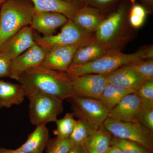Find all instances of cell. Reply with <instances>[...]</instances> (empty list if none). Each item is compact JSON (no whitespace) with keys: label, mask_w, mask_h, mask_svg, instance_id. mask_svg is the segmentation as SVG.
I'll list each match as a JSON object with an SVG mask.
<instances>
[{"label":"cell","mask_w":153,"mask_h":153,"mask_svg":"<svg viewBox=\"0 0 153 153\" xmlns=\"http://www.w3.org/2000/svg\"><path fill=\"white\" fill-rule=\"evenodd\" d=\"M143 110L153 108V80L145 79L136 90Z\"/></svg>","instance_id":"d4e9b609"},{"label":"cell","mask_w":153,"mask_h":153,"mask_svg":"<svg viewBox=\"0 0 153 153\" xmlns=\"http://www.w3.org/2000/svg\"><path fill=\"white\" fill-rule=\"evenodd\" d=\"M72 113H67L62 118L55 122L57 127L53 131L56 137L60 139L69 138L76 124V121Z\"/></svg>","instance_id":"603a6c76"},{"label":"cell","mask_w":153,"mask_h":153,"mask_svg":"<svg viewBox=\"0 0 153 153\" xmlns=\"http://www.w3.org/2000/svg\"><path fill=\"white\" fill-rule=\"evenodd\" d=\"M125 10L121 7L103 19L95 32L96 40L110 49L124 30Z\"/></svg>","instance_id":"ba28073f"},{"label":"cell","mask_w":153,"mask_h":153,"mask_svg":"<svg viewBox=\"0 0 153 153\" xmlns=\"http://www.w3.org/2000/svg\"><path fill=\"white\" fill-rule=\"evenodd\" d=\"M143 111L141 102L135 91L126 95L109 111L108 118L126 122H140Z\"/></svg>","instance_id":"30bf717a"},{"label":"cell","mask_w":153,"mask_h":153,"mask_svg":"<svg viewBox=\"0 0 153 153\" xmlns=\"http://www.w3.org/2000/svg\"><path fill=\"white\" fill-rule=\"evenodd\" d=\"M4 0H0V4L2 2H4Z\"/></svg>","instance_id":"74e56055"},{"label":"cell","mask_w":153,"mask_h":153,"mask_svg":"<svg viewBox=\"0 0 153 153\" xmlns=\"http://www.w3.org/2000/svg\"><path fill=\"white\" fill-rule=\"evenodd\" d=\"M94 129L81 119L77 120L69 138L76 145L86 146L88 138Z\"/></svg>","instance_id":"cb8c5ba5"},{"label":"cell","mask_w":153,"mask_h":153,"mask_svg":"<svg viewBox=\"0 0 153 153\" xmlns=\"http://www.w3.org/2000/svg\"><path fill=\"white\" fill-rule=\"evenodd\" d=\"M75 144L69 138L60 139L55 137L49 140L47 153H67Z\"/></svg>","instance_id":"83f0119b"},{"label":"cell","mask_w":153,"mask_h":153,"mask_svg":"<svg viewBox=\"0 0 153 153\" xmlns=\"http://www.w3.org/2000/svg\"><path fill=\"white\" fill-rule=\"evenodd\" d=\"M96 2L100 4H107L112 2L114 0H94Z\"/></svg>","instance_id":"e575fe53"},{"label":"cell","mask_w":153,"mask_h":153,"mask_svg":"<svg viewBox=\"0 0 153 153\" xmlns=\"http://www.w3.org/2000/svg\"><path fill=\"white\" fill-rule=\"evenodd\" d=\"M102 126L114 137L140 145L149 151L153 149V131L139 122H126L107 118Z\"/></svg>","instance_id":"8992f818"},{"label":"cell","mask_w":153,"mask_h":153,"mask_svg":"<svg viewBox=\"0 0 153 153\" xmlns=\"http://www.w3.org/2000/svg\"><path fill=\"white\" fill-rule=\"evenodd\" d=\"M26 92L20 83L0 79V108L19 105L24 102Z\"/></svg>","instance_id":"e0dca14e"},{"label":"cell","mask_w":153,"mask_h":153,"mask_svg":"<svg viewBox=\"0 0 153 153\" xmlns=\"http://www.w3.org/2000/svg\"><path fill=\"white\" fill-rule=\"evenodd\" d=\"M94 36L91 33L83 30L71 19H68L60 33L56 35L41 37L34 33L36 44L42 47L45 52L52 48L60 46H81Z\"/></svg>","instance_id":"5b68a950"},{"label":"cell","mask_w":153,"mask_h":153,"mask_svg":"<svg viewBox=\"0 0 153 153\" xmlns=\"http://www.w3.org/2000/svg\"><path fill=\"white\" fill-rule=\"evenodd\" d=\"M135 91L108 83L98 100L110 111L126 95Z\"/></svg>","instance_id":"44dd1931"},{"label":"cell","mask_w":153,"mask_h":153,"mask_svg":"<svg viewBox=\"0 0 153 153\" xmlns=\"http://www.w3.org/2000/svg\"><path fill=\"white\" fill-rule=\"evenodd\" d=\"M68 19L63 14L53 12L36 13L33 16L30 27L43 33L44 36L53 35L55 30L63 26Z\"/></svg>","instance_id":"5bb4252c"},{"label":"cell","mask_w":153,"mask_h":153,"mask_svg":"<svg viewBox=\"0 0 153 153\" xmlns=\"http://www.w3.org/2000/svg\"><path fill=\"white\" fill-rule=\"evenodd\" d=\"M49 140V130L46 125L36 126L27 141L17 149L26 153H42Z\"/></svg>","instance_id":"ac0fdd59"},{"label":"cell","mask_w":153,"mask_h":153,"mask_svg":"<svg viewBox=\"0 0 153 153\" xmlns=\"http://www.w3.org/2000/svg\"><path fill=\"white\" fill-rule=\"evenodd\" d=\"M75 96L98 100L108 82L106 75L87 74L71 77Z\"/></svg>","instance_id":"9c48e42d"},{"label":"cell","mask_w":153,"mask_h":153,"mask_svg":"<svg viewBox=\"0 0 153 153\" xmlns=\"http://www.w3.org/2000/svg\"><path fill=\"white\" fill-rule=\"evenodd\" d=\"M110 49L94 38L78 47L71 65H78L89 63L100 58Z\"/></svg>","instance_id":"9a60e30c"},{"label":"cell","mask_w":153,"mask_h":153,"mask_svg":"<svg viewBox=\"0 0 153 153\" xmlns=\"http://www.w3.org/2000/svg\"><path fill=\"white\" fill-rule=\"evenodd\" d=\"M123 66L135 71L145 79L153 80V60H137Z\"/></svg>","instance_id":"484cf974"},{"label":"cell","mask_w":153,"mask_h":153,"mask_svg":"<svg viewBox=\"0 0 153 153\" xmlns=\"http://www.w3.org/2000/svg\"><path fill=\"white\" fill-rule=\"evenodd\" d=\"M148 48L128 54L109 49L105 55L96 60L80 65H71L66 72L70 77L87 74L107 75L126 64L148 59Z\"/></svg>","instance_id":"7a4b0ae2"},{"label":"cell","mask_w":153,"mask_h":153,"mask_svg":"<svg viewBox=\"0 0 153 153\" xmlns=\"http://www.w3.org/2000/svg\"><path fill=\"white\" fill-rule=\"evenodd\" d=\"M111 135L102 125L97 129L94 130L88 140L87 146L97 153H105L111 143Z\"/></svg>","instance_id":"7402d4cb"},{"label":"cell","mask_w":153,"mask_h":153,"mask_svg":"<svg viewBox=\"0 0 153 153\" xmlns=\"http://www.w3.org/2000/svg\"><path fill=\"white\" fill-rule=\"evenodd\" d=\"M87 153H98L87 146Z\"/></svg>","instance_id":"d590c367"},{"label":"cell","mask_w":153,"mask_h":153,"mask_svg":"<svg viewBox=\"0 0 153 153\" xmlns=\"http://www.w3.org/2000/svg\"><path fill=\"white\" fill-rule=\"evenodd\" d=\"M103 19L96 9L85 7L78 9L71 20L83 30L91 33L96 32Z\"/></svg>","instance_id":"ffe728a7"},{"label":"cell","mask_w":153,"mask_h":153,"mask_svg":"<svg viewBox=\"0 0 153 153\" xmlns=\"http://www.w3.org/2000/svg\"><path fill=\"white\" fill-rule=\"evenodd\" d=\"M34 7L15 0L3 3L0 13V48L17 33L31 25Z\"/></svg>","instance_id":"3957f363"},{"label":"cell","mask_w":153,"mask_h":153,"mask_svg":"<svg viewBox=\"0 0 153 153\" xmlns=\"http://www.w3.org/2000/svg\"><path fill=\"white\" fill-rule=\"evenodd\" d=\"M79 46H60L49 49L46 51L40 66L51 70L66 72L71 66L74 54Z\"/></svg>","instance_id":"4fadbf2b"},{"label":"cell","mask_w":153,"mask_h":153,"mask_svg":"<svg viewBox=\"0 0 153 153\" xmlns=\"http://www.w3.org/2000/svg\"><path fill=\"white\" fill-rule=\"evenodd\" d=\"M0 153H26L18 149L13 150L5 149L4 148H0Z\"/></svg>","instance_id":"836d02e7"},{"label":"cell","mask_w":153,"mask_h":153,"mask_svg":"<svg viewBox=\"0 0 153 153\" xmlns=\"http://www.w3.org/2000/svg\"><path fill=\"white\" fill-rule=\"evenodd\" d=\"M11 61L7 59L0 52V79L9 77Z\"/></svg>","instance_id":"4dcf8cb0"},{"label":"cell","mask_w":153,"mask_h":153,"mask_svg":"<svg viewBox=\"0 0 153 153\" xmlns=\"http://www.w3.org/2000/svg\"><path fill=\"white\" fill-rule=\"evenodd\" d=\"M105 153H123L120 148L116 146H109Z\"/></svg>","instance_id":"d6a6232c"},{"label":"cell","mask_w":153,"mask_h":153,"mask_svg":"<svg viewBox=\"0 0 153 153\" xmlns=\"http://www.w3.org/2000/svg\"><path fill=\"white\" fill-rule=\"evenodd\" d=\"M106 76L108 83L135 91L145 80L143 77L135 71L123 66Z\"/></svg>","instance_id":"2e32d148"},{"label":"cell","mask_w":153,"mask_h":153,"mask_svg":"<svg viewBox=\"0 0 153 153\" xmlns=\"http://www.w3.org/2000/svg\"><path fill=\"white\" fill-rule=\"evenodd\" d=\"M63 1H66L69 2H71L72 1H74V0H63Z\"/></svg>","instance_id":"8d00e7d4"},{"label":"cell","mask_w":153,"mask_h":153,"mask_svg":"<svg viewBox=\"0 0 153 153\" xmlns=\"http://www.w3.org/2000/svg\"><path fill=\"white\" fill-rule=\"evenodd\" d=\"M87 153V145L86 146L75 145L71 148L67 153Z\"/></svg>","instance_id":"1f68e13d"},{"label":"cell","mask_w":153,"mask_h":153,"mask_svg":"<svg viewBox=\"0 0 153 153\" xmlns=\"http://www.w3.org/2000/svg\"><path fill=\"white\" fill-rule=\"evenodd\" d=\"M34 5L36 13L53 12L63 14L68 19H71L78 10V7L73 3L63 0H30Z\"/></svg>","instance_id":"d6986e66"},{"label":"cell","mask_w":153,"mask_h":153,"mask_svg":"<svg viewBox=\"0 0 153 153\" xmlns=\"http://www.w3.org/2000/svg\"><path fill=\"white\" fill-rule=\"evenodd\" d=\"M18 81L26 92L38 91L63 100L75 96L71 77L66 72L47 69L40 65L23 73Z\"/></svg>","instance_id":"6da1fadb"},{"label":"cell","mask_w":153,"mask_h":153,"mask_svg":"<svg viewBox=\"0 0 153 153\" xmlns=\"http://www.w3.org/2000/svg\"><path fill=\"white\" fill-rule=\"evenodd\" d=\"M149 1L150 2H152L153 1V0H147Z\"/></svg>","instance_id":"f35d334b"},{"label":"cell","mask_w":153,"mask_h":153,"mask_svg":"<svg viewBox=\"0 0 153 153\" xmlns=\"http://www.w3.org/2000/svg\"><path fill=\"white\" fill-rule=\"evenodd\" d=\"M112 146L120 148L123 153H149L146 148L131 141L122 139L114 137L111 140Z\"/></svg>","instance_id":"4316f807"},{"label":"cell","mask_w":153,"mask_h":153,"mask_svg":"<svg viewBox=\"0 0 153 153\" xmlns=\"http://www.w3.org/2000/svg\"><path fill=\"white\" fill-rule=\"evenodd\" d=\"M26 97L30 100V122L34 125L55 122L63 111V100L53 96L35 90L27 91Z\"/></svg>","instance_id":"277c9868"},{"label":"cell","mask_w":153,"mask_h":153,"mask_svg":"<svg viewBox=\"0 0 153 153\" xmlns=\"http://www.w3.org/2000/svg\"><path fill=\"white\" fill-rule=\"evenodd\" d=\"M68 99L74 116L85 121L94 129L100 127L108 118L109 111L98 100L76 96Z\"/></svg>","instance_id":"52a82bcc"},{"label":"cell","mask_w":153,"mask_h":153,"mask_svg":"<svg viewBox=\"0 0 153 153\" xmlns=\"http://www.w3.org/2000/svg\"><path fill=\"white\" fill-rule=\"evenodd\" d=\"M36 44L33 29L26 26L3 44L0 52L11 61Z\"/></svg>","instance_id":"7c38bea8"},{"label":"cell","mask_w":153,"mask_h":153,"mask_svg":"<svg viewBox=\"0 0 153 153\" xmlns=\"http://www.w3.org/2000/svg\"><path fill=\"white\" fill-rule=\"evenodd\" d=\"M140 122L151 131H153V108L143 110Z\"/></svg>","instance_id":"f546056e"},{"label":"cell","mask_w":153,"mask_h":153,"mask_svg":"<svg viewBox=\"0 0 153 153\" xmlns=\"http://www.w3.org/2000/svg\"><path fill=\"white\" fill-rule=\"evenodd\" d=\"M45 50L35 44L11 61L9 77L18 81L23 73L31 68L41 65L44 60Z\"/></svg>","instance_id":"8fae6325"},{"label":"cell","mask_w":153,"mask_h":153,"mask_svg":"<svg viewBox=\"0 0 153 153\" xmlns=\"http://www.w3.org/2000/svg\"><path fill=\"white\" fill-rule=\"evenodd\" d=\"M146 16V12L144 8L140 5H134L132 7L129 22L132 27L139 28L141 27L144 23Z\"/></svg>","instance_id":"f1b7e54d"}]
</instances>
